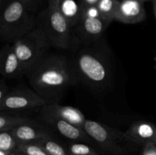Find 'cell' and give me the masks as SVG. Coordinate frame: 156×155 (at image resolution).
<instances>
[{"mask_svg": "<svg viewBox=\"0 0 156 155\" xmlns=\"http://www.w3.org/2000/svg\"><path fill=\"white\" fill-rule=\"evenodd\" d=\"M33 90L47 103H58L70 86L79 81L72 59L47 53L26 73Z\"/></svg>", "mask_w": 156, "mask_h": 155, "instance_id": "cell-1", "label": "cell"}, {"mask_svg": "<svg viewBox=\"0 0 156 155\" xmlns=\"http://www.w3.org/2000/svg\"><path fill=\"white\" fill-rule=\"evenodd\" d=\"M101 41L90 45H78L72 59L79 81L98 91L109 85L112 75L108 54L101 45Z\"/></svg>", "mask_w": 156, "mask_h": 155, "instance_id": "cell-2", "label": "cell"}, {"mask_svg": "<svg viewBox=\"0 0 156 155\" xmlns=\"http://www.w3.org/2000/svg\"><path fill=\"white\" fill-rule=\"evenodd\" d=\"M1 9L0 37L6 43H14L37 25V18L21 0H9Z\"/></svg>", "mask_w": 156, "mask_h": 155, "instance_id": "cell-3", "label": "cell"}, {"mask_svg": "<svg viewBox=\"0 0 156 155\" xmlns=\"http://www.w3.org/2000/svg\"><path fill=\"white\" fill-rule=\"evenodd\" d=\"M83 129L93 141L110 155H128L140 147L125 132L94 120L86 119Z\"/></svg>", "mask_w": 156, "mask_h": 155, "instance_id": "cell-4", "label": "cell"}, {"mask_svg": "<svg viewBox=\"0 0 156 155\" xmlns=\"http://www.w3.org/2000/svg\"><path fill=\"white\" fill-rule=\"evenodd\" d=\"M37 25L45 32L52 47L75 50L78 46L74 28L66 18L51 5L39 14Z\"/></svg>", "mask_w": 156, "mask_h": 155, "instance_id": "cell-5", "label": "cell"}, {"mask_svg": "<svg viewBox=\"0 0 156 155\" xmlns=\"http://www.w3.org/2000/svg\"><path fill=\"white\" fill-rule=\"evenodd\" d=\"M12 45L26 73L42 59L52 47L45 32L38 25Z\"/></svg>", "mask_w": 156, "mask_h": 155, "instance_id": "cell-6", "label": "cell"}, {"mask_svg": "<svg viewBox=\"0 0 156 155\" xmlns=\"http://www.w3.org/2000/svg\"><path fill=\"white\" fill-rule=\"evenodd\" d=\"M34 90L25 86H19L11 89L9 94L0 101V112H20L43 107L47 104Z\"/></svg>", "mask_w": 156, "mask_h": 155, "instance_id": "cell-7", "label": "cell"}, {"mask_svg": "<svg viewBox=\"0 0 156 155\" xmlns=\"http://www.w3.org/2000/svg\"><path fill=\"white\" fill-rule=\"evenodd\" d=\"M110 24L101 18H81L74 27L78 45H90L101 41Z\"/></svg>", "mask_w": 156, "mask_h": 155, "instance_id": "cell-8", "label": "cell"}, {"mask_svg": "<svg viewBox=\"0 0 156 155\" xmlns=\"http://www.w3.org/2000/svg\"><path fill=\"white\" fill-rule=\"evenodd\" d=\"M40 116L43 122L67 139L74 142L91 143L92 141L82 128L52 115L40 114Z\"/></svg>", "mask_w": 156, "mask_h": 155, "instance_id": "cell-9", "label": "cell"}, {"mask_svg": "<svg viewBox=\"0 0 156 155\" xmlns=\"http://www.w3.org/2000/svg\"><path fill=\"white\" fill-rule=\"evenodd\" d=\"M144 3L142 0H120L114 20L127 24L142 22L146 18Z\"/></svg>", "mask_w": 156, "mask_h": 155, "instance_id": "cell-10", "label": "cell"}, {"mask_svg": "<svg viewBox=\"0 0 156 155\" xmlns=\"http://www.w3.org/2000/svg\"><path fill=\"white\" fill-rule=\"evenodd\" d=\"M0 74L4 78H16L26 74L12 43H6L0 51Z\"/></svg>", "mask_w": 156, "mask_h": 155, "instance_id": "cell-11", "label": "cell"}, {"mask_svg": "<svg viewBox=\"0 0 156 155\" xmlns=\"http://www.w3.org/2000/svg\"><path fill=\"white\" fill-rule=\"evenodd\" d=\"M40 114L52 115L83 129L86 119L80 109L71 106H62L58 103H47L41 107Z\"/></svg>", "mask_w": 156, "mask_h": 155, "instance_id": "cell-12", "label": "cell"}, {"mask_svg": "<svg viewBox=\"0 0 156 155\" xmlns=\"http://www.w3.org/2000/svg\"><path fill=\"white\" fill-rule=\"evenodd\" d=\"M12 132L19 144L37 142L44 138L54 137L49 128L40 124L36 120L24 123Z\"/></svg>", "mask_w": 156, "mask_h": 155, "instance_id": "cell-13", "label": "cell"}, {"mask_svg": "<svg viewBox=\"0 0 156 155\" xmlns=\"http://www.w3.org/2000/svg\"><path fill=\"white\" fill-rule=\"evenodd\" d=\"M125 133L129 139L139 146L143 147L150 142L156 144V126L149 122H134Z\"/></svg>", "mask_w": 156, "mask_h": 155, "instance_id": "cell-14", "label": "cell"}, {"mask_svg": "<svg viewBox=\"0 0 156 155\" xmlns=\"http://www.w3.org/2000/svg\"><path fill=\"white\" fill-rule=\"evenodd\" d=\"M49 5L57 9L74 28L81 18L80 5L75 0H47Z\"/></svg>", "mask_w": 156, "mask_h": 155, "instance_id": "cell-15", "label": "cell"}, {"mask_svg": "<svg viewBox=\"0 0 156 155\" xmlns=\"http://www.w3.org/2000/svg\"><path fill=\"white\" fill-rule=\"evenodd\" d=\"M34 120L27 115L10 114L8 112H0V132L12 131L24 123L30 122Z\"/></svg>", "mask_w": 156, "mask_h": 155, "instance_id": "cell-16", "label": "cell"}, {"mask_svg": "<svg viewBox=\"0 0 156 155\" xmlns=\"http://www.w3.org/2000/svg\"><path fill=\"white\" fill-rule=\"evenodd\" d=\"M120 0H100L97 6L103 19L112 22L115 18Z\"/></svg>", "mask_w": 156, "mask_h": 155, "instance_id": "cell-17", "label": "cell"}, {"mask_svg": "<svg viewBox=\"0 0 156 155\" xmlns=\"http://www.w3.org/2000/svg\"><path fill=\"white\" fill-rule=\"evenodd\" d=\"M36 143L42 146L50 155H69L67 147L62 145L54 137L44 138Z\"/></svg>", "mask_w": 156, "mask_h": 155, "instance_id": "cell-18", "label": "cell"}, {"mask_svg": "<svg viewBox=\"0 0 156 155\" xmlns=\"http://www.w3.org/2000/svg\"><path fill=\"white\" fill-rule=\"evenodd\" d=\"M67 148L69 155H102L91 146L83 142H73Z\"/></svg>", "mask_w": 156, "mask_h": 155, "instance_id": "cell-19", "label": "cell"}, {"mask_svg": "<svg viewBox=\"0 0 156 155\" xmlns=\"http://www.w3.org/2000/svg\"><path fill=\"white\" fill-rule=\"evenodd\" d=\"M18 144L19 143L12 131L0 132V150L14 151L17 149Z\"/></svg>", "mask_w": 156, "mask_h": 155, "instance_id": "cell-20", "label": "cell"}, {"mask_svg": "<svg viewBox=\"0 0 156 155\" xmlns=\"http://www.w3.org/2000/svg\"><path fill=\"white\" fill-rule=\"evenodd\" d=\"M16 150L26 155H50L42 146L36 142L21 143Z\"/></svg>", "mask_w": 156, "mask_h": 155, "instance_id": "cell-21", "label": "cell"}, {"mask_svg": "<svg viewBox=\"0 0 156 155\" xmlns=\"http://www.w3.org/2000/svg\"><path fill=\"white\" fill-rule=\"evenodd\" d=\"M79 5L81 10V18H101L97 5Z\"/></svg>", "mask_w": 156, "mask_h": 155, "instance_id": "cell-22", "label": "cell"}, {"mask_svg": "<svg viewBox=\"0 0 156 155\" xmlns=\"http://www.w3.org/2000/svg\"><path fill=\"white\" fill-rule=\"evenodd\" d=\"M141 155H156L155 143H147L143 146Z\"/></svg>", "mask_w": 156, "mask_h": 155, "instance_id": "cell-23", "label": "cell"}, {"mask_svg": "<svg viewBox=\"0 0 156 155\" xmlns=\"http://www.w3.org/2000/svg\"><path fill=\"white\" fill-rule=\"evenodd\" d=\"M21 1L24 3L29 12H33L37 10L41 0H21Z\"/></svg>", "mask_w": 156, "mask_h": 155, "instance_id": "cell-24", "label": "cell"}, {"mask_svg": "<svg viewBox=\"0 0 156 155\" xmlns=\"http://www.w3.org/2000/svg\"><path fill=\"white\" fill-rule=\"evenodd\" d=\"M10 90L11 89L9 88V86L5 82L4 79H2L1 81H0V101L2 100L7 96Z\"/></svg>", "mask_w": 156, "mask_h": 155, "instance_id": "cell-25", "label": "cell"}, {"mask_svg": "<svg viewBox=\"0 0 156 155\" xmlns=\"http://www.w3.org/2000/svg\"><path fill=\"white\" fill-rule=\"evenodd\" d=\"M100 0H80L79 5H97Z\"/></svg>", "mask_w": 156, "mask_h": 155, "instance_id": "cell-26", "label": "cell"}, {"mask_svg": "<svg viewBox=\"0 0 156 155\" xmlns=\"http://www.w3.org/2000/svg\"><path fill=\"white\" fill-rule=\"evenodd\" d=\"M14 151H7V150H0V155H11Z\"/></svg>", "mask_w": 156, "mask_h": 155, "instance_id": "cell-27", "label": "cell"}, {"mask_svg": "<svg viewBox=\"0 0 156 155\" xmlns=\"http://www.w3.org/2000/svg\"><path fill=\"white\" fill-rule=\"evenodd\" d=\"M152 2V5H153V12H154V15H155V18L156 19V0H153Z\"/></svg>", "mask_w": 156, "mask_h": 155, "instance_id": "cell-28", "label": "cell"}, {"mask_svg": "<svg viewBox=\"0 0 156 155\" xmlns=\"http://www.w3.org/2000/svg\"><path fill=\"white\" fill-rule=\"evenodd\" d=\"M15 151H16V153H17V155H26V154H24V153H21V152L18 151V150H15Z\"/></svg>", "mask_w": 156, "mask_h": 155, "instance_id": "cell-29", "label": "cell"}, {"mask_svg": "<svg viewBox=\"0 0 156 155\" xmlns=\"http://www.w3.org/2000/svg\"><path fill=\"white\" fill-rule=\"evenodd\" d=\"M143 2H152L153 0H142Z\"/></svg>", "mask_w": 156, "mask_h": 155, "instance_id": "cell-30", "label": "cell"}, {"mask_svg": "<svg viewBox=\"0 0 156 155\" xmlns=\"http://www.w3.org/2000/svg\"><path fill=\"white\" fill-rule=\"evenodd\" d=\"M11 155H17V153H16V151H15H15H14L13 153H12V154H11Z\"/></svg>", "mask_w": 156, "mask_h": 155, "instance_id": "cell-31", "label": "cell"}, {"mask_svg": "<svg viewBox=\"0 0 156 155\" xmlns=\"http://www.w3.org/2000/svg\"><path fill=\"white\" fill-rule=\"evenodd\" d=\"M154 59H155V65H156V56H155V58H154Z\"/></svg>", "mask_w": 156, "mask_h": 155, "instance_id": "cell-32", "label": "cell"}]
</instances>
